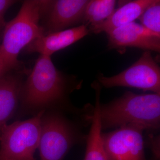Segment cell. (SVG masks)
<instances>
[{"mask_svg":"<svg viewBox=\"0 0 160 160\" xmlns=\"http://www.w3.org/2000/svg\"><path fill=\"white\" fill-rule=\"evenodd\" d=\"M61 115L52 114L42 119L38 148L40 160H63L70 148L87 135Z\"/></svg>","mask_w":160,"mask_h":160,"instance_id":"cell-5","label":"cell"},{"mask_svg":"<svg viewBox=\"0 0 160 160\" xmlns=\"http://www.w3.org/2000/svg\"><path fill=\"white\" fill-rule=\"evenodd\" d=\"M5 74H6V73H5L4 71H3L2 66V64L0 62V78Z\"/></svg>","mask_w":160,"mask_h":160,"instance_id":"cell-18","label":"cell"},{"mask_svg":"<svg viewBox=\"0 0 160 160\" xmlns=\"http://www.w3.org/2000/svg\"><path fill=\"white\" fill-rule=\"evenodd\" d=\"M102 130L138 125L152 133L160 126V93L138 94L126 92L118 98L100 104Z\"/></svg>","mask_w":160,"mask_h":160,"instance_id":"cell-2","label":"cell"},{"mask_svg":"<svg viewBox=\"0 0 160 160\" xmlns=\"http://www.w3.org/2000/svg\"><path fill=\"white\" fill-rule=\"evenodd\" d=\"M89 33L88 27L82 24L66 30L42 36L26 47V51L51 57L55 52L71 46Z\"/></svg>","mask_w":160,"mask_h":160,"instance_id":"cell-10","label":"cell"},{"mask_svg":"<svg viewBox=\"0 0 160 160\" xmlns=\"http://www.w3.org/2000/svg\"><path fill=\"white\" fill-rule=\"evenodd\" d=\"M135 125H128L102 133L108 160H148L145 155L143 132Z\"/></svg>","mask_w":160,"mask_h":160,"instance_id":"cell-7","label":"cell"},{"mask_svg":"<svg viewBox=\"0 0 160 160\" xmlns=\"http://www.w3.org/2000/svg\"><path fill=\"white\" fill-rule=\"evenodd\" d=\"M17 2L13 0H0V44L6 25L5 19V14L7 10Z\"/></svg>","mask_w":160,"mask_h":160,"instance_id":"cell-16","label":"cell"},{"mask_svg":"<svg viewBox=\"0 0 160 160\" xmlns=\"http://www.w3.org/2000/svg\"><path fill=\"white\" fill-rule=\"evenodd\" d=\"M47 1H24L16 17L6 23L0 44V62L5 73L20 70L19 54L24 48L44 35L41 26Z\"/></svg>","mask_w":160,"mask_h":160,"instance_id":"cell-3","label":"cell"},{"mask_svg":"<svg viewBox=\"0 0 160 160\" xmlns=\"http://www.w3.org/2000/svg\"><path fill=\"white\" fill-rule=\"evenodd\" d=\"M95 89V105L93 106L91 127L86 137V154L84 160H108L102 137L100 116V94L102 87L98 83L92 85Z\"/></svg>","mask_w":160,"mask_h":160,"instance_id":"cell-13","label":"cell"},{"mask_svg":"<svg viewBox=\"0 0 160 160\" xmlns=\"http://www.w3.org/2000/svg\"><path fill=\"white\" fill-rule=\"evenodd\" d=\"M81 85V82L73 77L59 70L51 57L40 55L23 82L20 99L25 109H43L65 102L69 95Z\"/></svg>","mask_w":160,"mask_h":160,"instance_id":"cell-1","label":"cell"},{"mask_svg":"<svg viewBox=\"0 0 160 160\" xmlns=\"http://www.w3.org/2000/svg\"><path fill=\"white\" fill-rule=\"evenodd\" d=\"M44 111L26 121L3 128L0 134V160H35Z\"/></svg>","mask_w":160,"mask_h":160,"instance_id":"cell-4","label":"cell"},{"mask_svg":"<svg viewBox=\"0 0 160 160\" xmlns=\"http://www.w3.org/2000/svg\"><path fill=\"white\" fill-rule=\"evenodd\" d=\"M138 19L141 25L146 29L160 34V1L153 0Z\"/></svg>","mask_w":160,"mask_h":160,"instance_id":"cell-15","label":"cell"},{"mask_svg":"<svg viewBox=\"0 0 160 160\" xmlns=\"http://www.w3.org/2000/svg\"><path fill=\"white\" fill-rule=\"evenodd\" d=\"M89 0L49 1L41 25L44 35L68 29L82 23Z\"/></svg>","mask_w":160,"mask_h":160,"instance_id":"cell-8","label":"cell"},{"mask_svg":"<svg viewBox=\"0 0 160 160\" xmlns=\"http://www.w3.org/2000/svg\"><path fill=\"white\" fill-rule=\"evenodd\" d=\"M153 0H136L129 1L121 5L108 19L102 23L89 28V32L98 34L111 31L134 22Z\"/></svg>","mask_w":160,"mask_h":160,"instance_id":"cell-12","label":"cell"},{"mask_svg":"<svg viewBox=\"0 0 160 160\" xmlns=\"http://www.w3.org/2000/svg\"><path fill=\"white\" fill-rule=\"evenodd\" d=\"M23 83L20 70L9 72L0 78V134L16 108Z\"/></svg>","mask_w":160,"mask_h":160,"instance_id":"cell-11","label":"cell"},{"mask_svg":"<svg viewBox=\"0 0 160 160\" xmlns=\"http://www.w3.org/2000/svg\"><path fill=\"white\" fill-rule=\"evenodd\" d=\"M98 82L106 88L126 87L160 93V67L150 51H146L129 68L109 77L100 74Z\"/></svg>","mask_w":160,"mask_h":160,"instance_id":"cell-6","label":"cell"},{"mask_svg":"<svg viewBox=\"0 0 160 160\" xmlns=\"http://www.w3.org/2000/svg\"><path fill=\"white\" fill-rule=\"evenodd\" d=\"M109 49L122 50L135 47L146 51L160 52V34L132 22L106 32Z\"/></svg>","mask_w":160,"mask_h":160,"instance_id":"cell-9","label":"cell"},{"mask_svg":"<svg viewBox=\"0 0 160 160\" xmlns=\"http://www.w3.org/2000/svg\"><path fill=\"white\" fill-rule=\"evenodd\" d=\"M115 0H91L87 4L83 25L88 27L97 26L106 21L115 10Z\"/></svg>","mask_w":160,"mask_h":160,"instance_id":"cell-14","label":"cell"},{"mask_svg":"<svg viewBox=\"0 0 160 160\" xmlns=\"http://www.w3.org/2000/svg\"><path fill=\"white\" fill-rule=\"evenodd\" d=\"M148 144L151 149L154 160H160V137L153 133L148 135Z\"/></svg>","mask_w":160,"mask_h":160,"instance_id":"cell-17","label":"cell"}]
</instances>
